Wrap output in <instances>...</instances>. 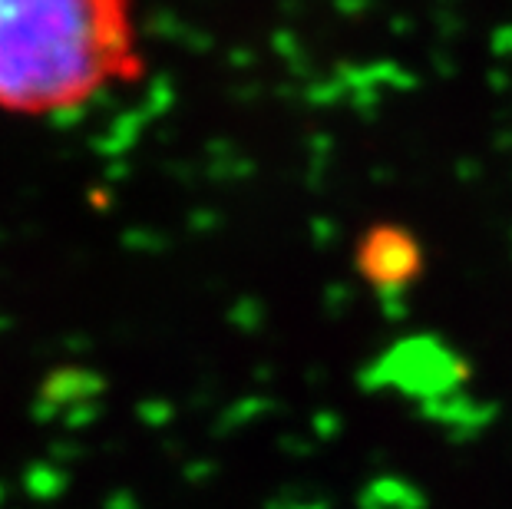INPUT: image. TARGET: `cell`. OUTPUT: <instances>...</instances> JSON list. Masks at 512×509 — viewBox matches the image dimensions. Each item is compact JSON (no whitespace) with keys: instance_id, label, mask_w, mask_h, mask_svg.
I'll use <instances>...</instances> for the list:
<instances>
[{"instance_id":"2","label":"cell","mask_w":512,"mask_h":509,"mask_svg":"<svg viewBox=\"0 0 512 509\" xmlns=\"http://www.w3.org/2000/svg\"><path fill=\"white\" fill-rule=\"evenodd\" d=\"M423 268L420 245L403 225L384 222L357 238V275L384 295H400Z\"/></svg>"},{"instance_id":"1","label":"cell","mask_w":512,"mask_h":509,"mask_svg":"<svg viewBox=\"0 0 512 509\" xmlns=\"http://www.w3.org/2000/svg\"><path fill=\"white\" fill-rule=\"evenodd\" d=\"M143 73L136 0H0L4 116H70Z\"/></svg>"}]
</instances>
